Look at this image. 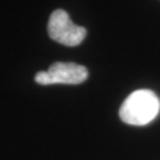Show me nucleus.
Listing matches in <instances>:
<instances>
[{"instance_id": "7ed1b4c3", "label": "nucleus", "mask_w": 160, "mask_h": 160, "mask_svg": "<svg viewBox=\"0 0 160 160\" xmlns=\"http://www.w3.org/2000/svg\"><path fill=\"white\" fill-rule=\"evenodd\" d=\"M88 78L86 67L76 63L56 62L48 71H39L34 76L38 84H80Z\"/></svg>"}, {"instance_id": "f03ea898", "label": "nucleus", "mask_w": 160, "mask_h": 160, "mask_svg": "<svg viewBox=\"0 0 160 160\" xmlns=\"http://www.w3.org/2000/svg\"><path fill=\"white\" fill-rule=\"evenodd\" d=\"M48 32L51 39L67 46L78 45L87 36V30L72 23L64 10H56L51 13Z\"/></svg>"}, {"instance_id": "f257e3e1", "label": "nucleus", "mask_w": 160, "mask_h": 160, "mask_svg": "<svg viewBox=\"0 0 160 160\" xmlns=\"http://www.w3.org/2000/svg\"><path fill=\"white\" fill-rule=\"evenodd\" d=\"M160 110V101L152 90L140 89L133 92L120 108V119L127 125L145 126L154 120Z\"/></svg>"}]
</instances>
